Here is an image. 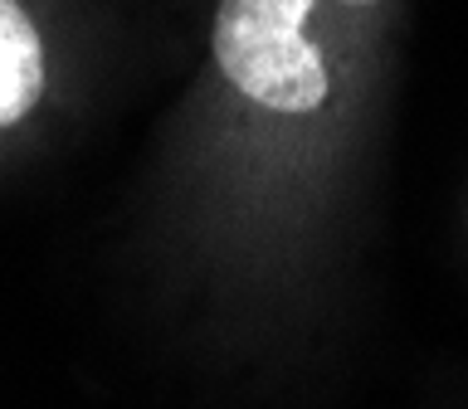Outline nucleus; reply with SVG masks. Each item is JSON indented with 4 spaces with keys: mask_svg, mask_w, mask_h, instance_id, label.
I'll use <instances>...</instances> for the list:
<instances>
[{
    "mask_svg": "<svg viewBox=\"0 0 468 409\" xmlns=\"http://www.w3.org/2000/svg\"><path fill=\"white\" fill-rule=\"evenodd\" d=\"M313 0H225L215 15V64L244 98L278 112H313L327 98V64L303 25Z\"/></svg>",
    "mask_w": 468,
    "mask_h": 409,
    "instance_id": "nucleus-1",
    "label": "nucleus"
},
{
    "mask_svg": "<svg viewBox=\"0 0 468 409\" xmlns=\"http://www.w3.org/2000/svg\"><path fill=\"white\" fill-rule=\"evenodd\" d=\"M44 93V49L29 15L0 0V127L20 122Z\"/></svg>",
    "mask_w": 468,
    "mask_h": 409,
    "instance_id": "nucleus-2",
    "label": "nucleus"
},
{
    "mask_svg": "<svg viewBox=\"0 0 468 409\" xmlns=\"http://www.w3.org/2000/svg\"><path fill=\"white\" fill-rule=\"evenodd\" d=\"M361 5H366V0H361Z\"/></svg>",
    "mask_w": 468,
    "mask_h": 409,
    "instance_id": "nucleus-3",
    "label": "nucleus"
}]
</instances>
